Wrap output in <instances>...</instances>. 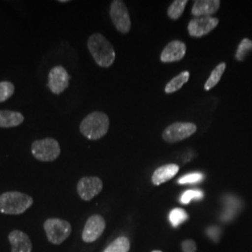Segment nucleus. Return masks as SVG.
I'll return each instance as SVG.
<instances>
[{
	"label": "nucleus",
	"mask_w": 252,
	"mask_h": 252,
	"mask_svg": "<svg viewBox=\"0 0 252 252\" xmlns=\"http://www.w3.org/2000/svg\"><path fill=\"white\" fill-rule=\"evenodd\" d=\"M8 238L11 246V252H32L33 245L25 232L13 230L9 233Z\"/></svg>",
	"instance_id": "obj_13"
},
{
	"label": "nucleus",
	"mask_w": 252,
	"mask_h": 252,
	"mask_svg": "<svg viewBox=\"0 0 252 252\" xmlns=\"http://www.w3.org/2000/svg\"><path fill=\"white\" fill-rule=\"evenodd\" d=\"M197 127L192 123H175L165 128L162 138L168 143H176L193 135Z\"/></svg>",
	"instance_id": "obj_6"
},
{
	"label": "nucleus",
	"mask_w": 252,
	"mask_h": 252,
	"mask_svg": "<svg viewBox=\"0 0 252 252\" xmlns=\"http://www.w3.org/2000/svg\"><path fill=\"white\" fill-rule=\"evenodd\" d=\"M109 128L108 116L100 111L92 112L82 120L80 130L82 135L91 140H98L108 133Z\"/></svg>",
	"instance_id": "obj_3"
},
{
	"label": "nucleus",
	"mask_w": 252,
	"mask_h": 252,
	"mask_svg": "<svg viewBox=\"0 0 252 252\" xmlns=\"http://www.w3.org/2000/svg\"><path fill=\"white\" fill-rule=\"evenodd\" d=\"M161 252V251H153V252Z\"/></svg>",
	"instance_id": "obj_28"
},
{
	"label": "nucleus",
	"mask_w": 252,
	"mask_h": 252,
	"mask_svg": "<svg viewBox=\"0 0 252 252\" xmlns=\"http://www.w3.org/2000/svg\"><path fill=\"white\" fill-rule=\"evenodd\" d=\"M226 63H220L218 64L216 67L214 68V70L210 74L208 80H207L206 84H205V89L209 91L212 89L214 86H216L218 82L220 81L223 73L225 71Z\"/></svg>",
	"instance_id": "obj_19"
},
{
	"label": "nucleus",
	"mask_w": 252,
	"mask_h": 252,
	"mask_svg": "<svg viewBox=\"0 0 252 252\" xmlns=\"http://www.w3.org/2000/svg\"><path fill=\"white\" fill-rule=\"evenodd\" d=\"M130 241L126 236H120L109 244L103 252H129Z\"/></svg>",
	"instance_id": "obj_18"
},
{
	"label": "nucleus",
	"mask_w": 252,
	"mask_h": 252,
	"mask_svg": "<svg viewBox=\"0 0 252 252\" xmlns=\"http://www.w3.org/2000/svg\"><path fill=\"white\" fill-rule=\"evenodd\" d=\"M181 248L183 252H196V243L193 240H184L181 243Z\"/></svg>",
	"instance_id": "obj_26"
},
{
	"label": "nucleus",
	"mask_w": 252,
	"mask_h": 252,
	"mask_svg": "<svg viewBox=\"0 0 252 252\" xmlns=\"http://www.w3.org/2000/svg\"><path fill=\"white\" fill-rule=\"evenodd\" d=\"M110 17L119 32L127 34L131 29V20L124 1L114 0L110 6Z\"/></svg>",
	"instance_id": "obj_7"
},
{
	"label": "nucleus",
	"mask_w": 252,
	"mask_h": 252,
	"mask_svg": "<svg viewBox=\"0 0 252 252\" xmlns=\"http://www.w3.org/2000/svg\"><path fill=\"white\" fill-rule=\"evenodd\" d=\"M219 25V19L207 16L197 17L189 21L188 31L191 36L200 37L210 33Z\"/></svg>",
	"instance_id": "obj_11"
},
{
	"label": "nucleus",
	"mask_w": 252,
	"mask_h": 252,
	"mask_svg": "<svg viewBox=\"0 0 252 252\" xmlns=\"http://www.w3.org/2000/svg\"><path fill=\"white\" fill-rule=\"evenodd\" d=\"M180 170V166L175 163H169L162 165L161 167L157 168L153 173V183L156 186H159L162 183L172 180Z\"/></svg>",
	"instance_id": "obj_15"
},
{
	"label": "nucleus",
	"mask_w": 252,
	"mask_h": 252,
	"mask_svg": "<svg viewBox=\"0 0 252 252\" xmlns=\"http://www.w3.org/2000/svg\"><path fill=\"white\" fill-rule=\"evenodd\" d=\"M189 71H183V72L180 73V75H178L177 77L172 79L171 81L166 84V86L164 88V92L166 94H173V93L180 90L181 89V87L189 81Z\"/></svg>",
	"instance_id": "obj_17"
},
{
	"label": "nucleus",
	"mask_w": 252,
	"mask_h": 252,
	"mask_svg": "<svg viewBox=\"0 0 252 252\" xmlns=\"http://www.w3.org/2000/svg\"><path fill=\"white\" fill-rule=\"evenodd\" d=\"M189 219L188 213L182 208H174L169 214V220L174 228H178L180 224L184 223Z\"/></svg>",
	"instance_id": "obj_20"
},
{
	"label": "nucleus",
	"mask_w": 252,
	"mask_h": 252,
	"mask_svg": "<svg viewBox=\"0 0 252 252\" xmlns=\"http://www.w3.org/2000/svg\"><path fill=\"white\" fill-rule=\"evenodd\" d=\"M220 0H197L194 2L191 13L196 17H207L220 9Z\"/></svg>",
	"instance_id": "obj_14"
},
{
	"label": "nucleus",
	"mask_w": 252,
	"mask_h": 252,
	"mask_svg": "<svg viewBox=\"0 0 252 252\" xmlns=\"http://www.w3.org/2000/svg\"><path fill=\"white\" fill-rule=\"evenodd\" d=\"M15 91L14 84L10 81H0V103L10 98Z\"/></svg>",
	"instance_id": "obj_23"
},
{
	"label": "nucleus",
	"mask_w": 252,
	"mask_h": 252,
	"mask_svg": "<svg viewBox=\"0 0 252 252\" xmlns=\"http://www.w3.org/2000/svg\"><path fill=\"white\" fill-rule=\"evenodd\" d=\"M59 2H60V3H66V2H68V1H67V0H60Z\"/></svg>",
	"instance_id": "obj_27"
},
{
	"label": "nucleus",
	"mask_w": 252,
	"mask_h": 252,
	"mask_svg": "<svg viewBox=\"0 0 252 252\" xmlns=\"http://www.w3.org/2000/svg\"><path fill=\"white\" fill-rule=\"evenodd\" d=\"M187 0H176L172 3L170 7L167 9V14L172 20H177L182 15L185 7L187 5Z\"/></svg>",
	"instance_id": "obj_21"
},
{
	"label": "nucleus",
	"mask_w": 252,
	"mask_h": 252,
	"mask_svg": "<svg viewBox=\"0 0 252 252\" xmlns=\"http://www.w3.org/2000/svg\"><path fill=\"white\" fill-rule=\"evenodd\" d=\"M31 152L40 162H54L59 157L61 149L56 139L48 137L34 141L31 146Z\"/></svg>",
	"instance_id": "obj_5"
},
{
	"label": "nucleus",
	"mask_w": 252,
	"mask_h": 252,
	"mask_svg": "<svg viewBox=\"0 0 252 252\" xmlns=\"http://www.w3.org/2000/svg\"><path fill=\"white\" fill-rule=\"evenodd\" d=\"M43 228L48 241L53 245L63 243L72 232V227L68 221L56 218L46 220Z\"/></svg>",
	"instance_id": "obj_4"
},
{
	"label": "nucleus",
	"mask_w": 252,
	"mask_h": 252,
	"mask_svg": "<svg viewBox=\"0 0 252 252\" xmlns=\"http://www.w3.org/2000/svg\"><path fill=\"white\" fill-rule=\"evenodd\" d=\"M33 198L21 191H6L0 194V213L6 215H20L33 205Z\"/></svg>",
	"instance_id": "obj_2"
},
{
	"label": "nucleus",
	"mask_w": 252,
	"mask_h": 252,
	"mask_svg": "<svg viewBox=\"0 0 252 252\" xmlns=\"http://www.w3.org/2000/svg\"><path fill=\"white\" fill-rule=\"evenodd\" d=\"M25 117L13 110H0V128H11L23 124Z\"/></svg>",
	"instance_id": "obj_16"
},
{
	"label": "nucleus",
	"mask_w": 252,
	"mask_h": 252,
	"mask_svg": "<svg viewBox=\"0 0 252 252\" xmlns=\"http://www.w3.org/2000/svg\"><path fill=\"white\" fill-rule=\"evenodd\" d=\"M204 197V192L199 189L186 190L180 197V202L184 205L189 204L191 200H200Z\"/></svg>",
	"instance_id": "obj_24"
},
{
	"label": "nucleus",
	"mask_w": 252,
	"mask_h": 252,
	"mask_svg": "<svg viewBox=\"0 0 252 252\" xmlns=\"http://www.w3.org/2000/svg\"><path fill=\"white\" fill-rule=\"evenodd\" d=\"M186 54V45L180 40H173L162 50L161 61L162 63H172L180 61Z\"/></svg>",
	"instance_id": "obj_12"
},
{
	"label": "nucleus",
	"mask_w": 252,
	"mask_h": 252,
	"mask_svg": "<svg viewBox=\"0 0 252 252\" xmlns=\"http://www.w3.org/2000/svg\"><path fill=\"white\" fill-rule=\"evenodd\" d=\"M204 180V175L201 173H191L183 176L178 180L180 184H193V183H199Z\"/></svg>",
	"instance_id": "obj_25"
},
{
	"label": "nucleus",
	"mask_w": 252,
	"mask_h": 252,
	"mask_svg": "<svg viewBox=\"0 0 252 252\" xmlns=\"http://www.w3.org/2000/svg\"><path fill=\"white\" fill-rule=\"evenodd\" d=\"M103 189V181L97 177H83L79 180L77 191L83 201H91Z\"/></svg>",
	"instance_id": "obj_9"
},
{
	"label": "nucleus",
	"mask_w": 252,
	"mask_h": 252,
	"mask_svg": "<svg viewBox=\"0 0 252 252\" xmlns=\"http://www.w3.org/2000/svg\"><path fill=\"white\" fill-rule=\"evenodd\" d=\"M106 229V220L98 214L91 216L82 231L81 238L85 243H94L103 234Z\"/></svg>",
	"instance_id": "obj_8"
},
{
	"label": "nucleus",
	"mask_w": 252,
	"mask_h": 252,
	"mask_svg": "<svg viewBox=\"0 0 252 252\" xmlns=\"http://www.w3.org/2000/svg\"><path fill=\"white\" fill-rule=\"evenodd\" d=\"M252 51V40L249 38H244L237 48V51L235 54L236 60L244 61L246 59V57L248 56V54H250Z\"/></svg>",
	"instance_id": "obj_22"
},
{
	"label": "nucleus",
	"mask_w": 252,
	"mask_h": 252,
	"mask_svg": "<svg viewBox=\"0 0 252 252\" xmlns=\"http://www.w3.org/2000/svg\"><path fill=\"white\" fill-rule=\"evenodd\" d=\"M69 75L62 65H56L48 76V87L54 94H60L68 87Z\"/></svg>",
	"instance_id": "obj_10"
},
{
	"label": "nucleus",
	"mask_w": 252,
	"mask_h": 252,
	"mask_svg": "<svg viewBox=\"0 0 252 252\" xmlns=\"http://www.w3.org/2000/svg\"><path fill=\"white\" fill-rule=\"evenodd\" d=\"M87 45L95 63L101 67H109L115 61L114 48L102 34H93L88 39Z\"/></svg>",
	"instance_id": "obj_1"
}]
</instances>
